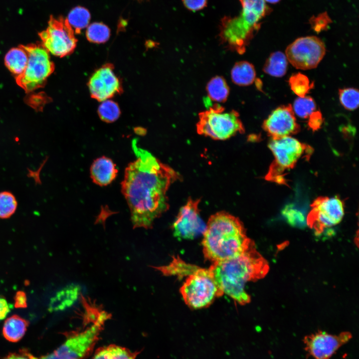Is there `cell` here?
I'll return each mask as SVG.
<instances>
[{
  "mask_svg": "<svg viewBox=\"0 0 359 359\" xmlns=\"http://www.w3.org/2000/svg\"><path fill=\"white\" fill-rule=\"evenodd\" d=\"M132 146L136 160L125 170L122 191L134 227L149 228L155 219L169 208L167 192L179 175L151 153L139 148L135 140Z\"/></svg>",
  "mask_w": 359,
  "mask_h": 359,
  "instance_id": "obj_1",
  "label": "cell"
},
{
  "mask_svg": "<svg viewBox=\"0 0 359 359\" xmlns=\"http://www.w3.org/2000/svg\"><path fill=\"white\" fill-rule=\"evenodd\" d=\"M223 293L235 303L244 305L250 302L245 284L263 278L269 270L267 261L256 250L252 240L239 255L230 259L212 263L209 267Z\"/></svg>",
  "mask_w": 359,
  "mask_h": 359,
  "instance_id": "obj_2",
  "label": "cell"
},
{
  "mask_svg": "<svg viewBox=\"0 0 359 359\" xmlns=\"http://www.w3.org/2000/svg\"><path fill=\"white\" fill-rule=\"evenodd\" d=\"M202 235L204 257L212 263L237 256L252 241L247 236L240 219L224 211L218 212L209 217Z\"/></svg>",
  "mask_w": 359,
  "mask_h": 359,
  "instance_id": "obj_3",
  "label": "cell"
},
{
  "mask_svg": "<svg viewBox=\"0 0 359 359\" xmlns=\"http://www.w3.org/2000/svg\"><path fill=\"white\" fill-rule=\"evenodd\" d=\"M239 0L241 12L234 17L223 18L219 39L228 49L242 54L260 27V20L268 13L270 8L264 0Z\"/></svg>",
  "mask_w": 359,
  "mask_h": 359,
  "instance_id": "obj_4",
  "label": "cell"
},
{
  "mask_svg": "<svg viewBox=\"0 0 359 359\" xmlns=\"http://www.w3.org/2000/svg\"><path fill=\"white\" fill-rule=\"evenodd\" d=\"M180 289L185 304L190 309L209 307L223 294L219 288L210 269L194 265Z\"/></svg>",
  "mask_w": 359,
  "mask_h": 359,
  "instance_id": "obj_5",
  "label": "cell"
},
{
  "mask_svg": "<svg viewBox=\"0 0 359 359\" xmlns=\"http://www.w3.org/2000/svg\"><path fill=\"white\" fill-rule=\"evenodd\" d=\"M198 117L197 132L214 140H226L244 132L239 113L235 110L226 111L218 104L200 112Z\"/></svg>",
  "mask_w": 359,
  "mask_h": 359,
  "instance_id": "obj_6",
  "label": "cell"
},
{
  "mask_svg": "<svg viewBox=\"0 0 359 359\" xmlns=\"http://www.w3.org/2000/svg\"><path fill=\"white\" fill-rule=\"evenodd\" d=\"M109 315L104 311L85 330L66 335L65 342L50 354L39 359H82L94 349Z\"/></svg>",
  "mask_w": 359,
  "mask_h": 359,
  "instance_id": "obj_7",
  "label": "cell"
},
{
  "mask_svg": "<svg viewBox=\"0 0 359 359\" xmlns=\"http://www.w3.org/2000/svg\"><path fill=\"white\" fill-rule=\"evenodd\" d=\"M28 54L26 67L16 77L17 84L25 92H30L43 87L48 77L53 72L54 65L49 52L40 44L23 46Z\"/></svg>",
  "mask_w": 359,
  "mask_h": 359,
  "instance_id": "obj_8",
  "label": "cell"
},
{
  "mask_svg": "<svg viewBox=\"0 0 359 359\" xmlns=\"http://www.w3.org/2000/svg\"><path fill=\"white\" fill-rule=\"evenodd\" d=\"M268 147L274 161L268 174V178L280 181L282 174L292 168L304 155L307 146L291 136L272 138Z\"/></svg>",
  "mask_w": 359,
  "mask_h": 359,
  "instance_id": "obj_9",
  "label": "cell"
},
{
  "mask_svg": "<svg viewBox=\"0 0 359 359\" xmlns=\"http://www.w3.org/2000/svg\"><path fill=\"white\" fill-rule=\"evenodd\" d=\"M326 53L324 42L314 36L301 37L289 44L285 50L288 61L297 69L316 68Z\"/></svg>",
  "mask_w": 359,
  "mask_h": 359,
  "instance_id": "obj_10",
  "label": "cell"
},
{
  "mask_svg": "<svg viewBox=\"0 0 359 359\" xmlns=\"http://www.w3.org/2000/svg\"><path fill=\"white\" fill-rule=\"evenodd\" d=\"M39 36L42 45L48 52L59 57L70 54L75 49L77 39L66 19L51 16L46 30Z\"/></svg>",
  "mask_w": 359,
  "mask_h": 359,
  "instance_id": "obj_11",
  "label": "cell"
},
{
  "mask_svg": "<svg viewBox=\"0 0 359 359\" xmlns=\"http://www.w3.org/2000/svg\"><path fill=\"white\" fill-rule=\"evenodd\" d=\"M344 215L342 201L336 197H322L315 200L307 217L308 225L318 233L339 223Z\"/></svg>",
  "mask_w": 359,
  "mask_h": 359,
  "instance_id": "obj_12",
  "label": "cell"
},
{
  "mask_svg": "<svg viewBox=\"0 0 359 359\" xmlns=\"http://www.w3.org/2000/svg\"><path fill=\"white\" fill-rule=\"evenodd\" d=\"M200 199H189L182 206L174 221V235L180 239H192L203 234L206 225L200 217L198 204Z\"/></svg>",
  "mask_w": 359,
  "mask_h": 359,
  "instance_id": "obj_13",
  "label": "cell"
},
{
  "mask_svg": "<svg viewBox=\"0 0 359 359\" xmlns=\"http://www.w3.org/2000/svg\"><path fill=\"white\" fill-rule=\"evenodd\" d=\"M352 338L350 332H342L333 335L318 332L304 338L305 350L315 359H330L342 345Z\"/></svg>",
  "mask_w": 359,
  "mask_h": 359,
  "instance_id": "obj_14",
  "label": "cell"
},
{
  "mask_svg": "<svg viewBox=\"0 0 359 359\" xmlns=\"http://www.w3.org/2000/svg\"><path fill=\"white\" fill-rule=\"evenodd\" d=\"M88 87L92 97L99 101L108 100L122 91L120 81L111 64L98 69L90 78Z\"/></svg>",
  "mask_w": 359,
  "mask_h": 359,
  "instance_id": "obj_15",
  "label": "cell"
},
{
  "mask_svg": "<svg viewBox=\"0 0 359 359\" xmlns=\"http://www.w3.org/2000/svg\"><path fill=\"white\" fill-rule=\"evenodd\" d=\"M263 128L272 138L290 136L300 128L290 104L274 110L264 121Z\"/></svg>",
  "mask_w": 359,
  "mask_h": 359,
  "instance_id": "obj_16",
  "label": "cell"
},
{
  "mask_svg": "<svg viewBox=\"0 0 359 359\" xmlns=\"http://www.w3.org/2000/svg\"><path fill=\"white\" fill-rule=\"evenodd\" d=\"M118 170L116 165L109 158L102 157L95 160L90 168L93 181L100 186L111 183L116 178Z\"/></svg>",
  "mask_w": 359,
  "mask_h": 359,
  "instance_id": "obj_17",
  "label": "cell"
},
{
  "mask_svg": "<svg viewBox=\"0 0 359 359\" xmlns=\"http://www.w3.org/2000/svg\"><path fill=\"white\" fill-rule=\"evenodd\" d=\"M28 325L29 322L27 320L17 315H14L4 321L2 335L9 342H17L25 335Z\"/></svg>",
  "mask_w": 359,
  "mask_h": 359,
  "instance_id": "obj_18",
  "label": "cell"
},
{
  "mask_svg": "<svg viewBox=\"0 0 359 359\" xmlns=\"http://www.w3.org/2000/svg\"><path fill=\"white\" fill-rule=\"evenodd\" d=\"M28 54L23 46L12 48L6 54L4 63L16 77L24 72L28 62Z\"/></svg>",
  "mask_w": 359,
  "mask_h": 359,
  "instance_id": "obj_19",
  "label": "cell"
},
{
  "mask_svg": "<svg viewBox=\"0 0 359 359\" xmlns=\"http://www.w3.org/2000/svg\"><path fill=\"white\" fill-rule=\"evenodd\" d=\"M139 352H132L129 349L111 344L98 348L92 359H136Z\"/></svg>",
  "mask_w": 359,
  "mask_h": 359,
  "instance_id": "obj_20",
  "label": "cell"
},
{
  "mask_svg": "<svg viewBox=\"0 0 359 359\" xmlns=\"http://www.w3.org/2000/svg\"><path fill=\"white\" fill-rule=\"evenodd\" d=\"M231 77L233 82L236 85H249L252 84L255 79L256 72L254 67L247 61H239L232 67Z\"/></svg>",
  "mask_w": 359,
  "mask_h": 359,
  "instance_id": "obj_21",
  "label": "cell"
},
{
  "mask_svg": "<svg viewBox=\"0 0 359 359\" xmlns=\"http://www.w3.org/2000/svg\"><path fill=\"white\" fill-rule=\"evenodd\" d=\"M288 60L285 54L281 51L272 53L266 60L263 70L266 74L274 76H284L287 70Z\"/></svg>",
  "mask_w": 359,
  "mask_h": 359,
  "instance_id": "obj_22",
  "label": "cell"
},
{
  "mask_svg": "<svg viewBox=\"0 0 359 359\" xmlns=\"http://www.w3.org/2000/svg\"><path fill=\"white\" fill-rule=\"evenodd\" d=\"M206 90L209 98L217 102H225L229 93V88L225 80L219 76L213 77L208 82Z\"/></svg>",
  "mask_w": 359,
  "mask_h": 359,
  "instance_id": "obj_23",
  "label": "cell"
},
{
  "mask_svg": "<svg viewBox=\"0 0 359 359\" xmlns=\"http://www.w3.org/2000/svg\"><path fill=\"white\" fill-rule=\"evenodd\" d=\"M78 292L76 287H69L60 291L51 300L49 310H62L71 305L76 301Z\"/></svg>",
  "mask_w": 359,
  "mask_h": 359,
  "instance_id": "obj_24",
  "label": "cell"
},
{
  "mask_svg": "<svg viewBox=\"0 0 359 359\" xmlns=\"http://www.w3.org/2000/svg\"><path fill=\"white\" fill-rule=\"evenodd\" d=\"M66 19L74 32L79 33L88 25L90 14L86 8L77 6L71 10Z\"/></svg>",
  "mask_w": 359,
  "mask_h": 359,
  "instance_id": "obj_25",
  "label": "cell"
},
{
  "mask_svg": "<svg viewBox=\"0 0 359 359\" xmlns=\"http://www.w3.org/2000/svg\"><path fill=\"white\" fill-rule=\"evenodd\" d=\"M291 90L299 97H303L314 87V83H311L306 75L298 73L292 75L289 79Z\"/></svg>",
  "mask_w": 359,
  "mask_h": 359,
  "instance_id": "obj_26",
  "label": "cell"
},
{
  "mask_svg": "<svg viewBox=\"0 0 359 359\" xmlns=\"http://www.w3.org/2000/svg\"><path fill=\"white\" fill-rule=\"evenodd\" d=\"M86 34L89 41L94 43H101L108 40L110 35V31L105 24L95 22L89 25Z\"/></svg>",
  "mask_w": 359,
  "mask_h": 359,
  "instance_id": "obj_27",
  "label": "cell"
},
{
  "mask_svg": "<svg viewBox=\"0 0 359 359\" xmlns=\"http://www.w3.org/2000/svg\"><path fill=\"white\" fill-rule=\"evenodd\" d=\"M17 202L14 195L10 192H0V218H9L15 212Z\"/></svg>",
  "mask_w": 359,
  "mask_h": 359,
  "instance_id": "obj_28",
  "label": "cell"
},
{
  "mask_svg": "<svg viewBox=\"0 0 359 359\" xmlns=\"http://www.w3.org/2000/svg\"><path fill=\"white\" fill-rule=\"evenodd\" d=\"M316 107L314 99L310 96H305L299 97L295 100L293 110L298 116L305 119L315 111Z\"/></svg>",
  "mask_w": 359,
  "mask_h": 359,
  "instance_id": "obj_29",
  "label": "cell"
},
{
  "mask_svg": "<svg viewBox=\"0 0 359 359\" xmlns=\"http://www.w3.org/2000/svg\"><path fill=\"white\" fill-rule=\"evenodd\" d=\"M102 102L98 108V113L101 119L108 123L116 121L120 114V110L117 104L108 99Z\"/></svg>",
  "mask_w": 359,
  "mask_h": 359,
  "instance_id": "obj_30",
  "label": "cell"
},
{
  "mask_svg": "<svg viewBox=\"0 0 359 359\" xmlns=\"http://www.w3.org/2000/svg\"><path fill=\"white\" fill-rule=\"evenodd\" d=\"M339 99L343 107L349 110H354L359 105V93L358 89L348 88L339 90Z\"/></svg>",
  "mask_w": 359,
  "mask_h": 359,
  "instance_id": "obj_31",
  "label": "cell"
},
{
  "mask_svg": "<svg viewBox=\"0 0 359 359\" xmlns=\"http://www.w3.org/2000/svg\"><path fill=\"white\" fill-rule=\"evenodd\" d=\"M282 213L288 222L292 225L299 226L305 222V215L296 208L287 206L283 209Z\"/></svg>",
  "mask_w": 359,
  "mask_h": 359,
  "instance_id": "obj_32",
  "label": "cell"
},
{
  "mask_svg": "<svg viewBox=\"0 0 359 359\" xmlns=\"http://www.w3.org/2000/svg\"><path fill=\"white\" fill-rule=\"evenodd\" d=\"M48 100V97L40 94L31 95L27 99L28 104L35 109H40Z\"/></svg>",
  "mask_w": 359,
  "mask_h": 359,
  "instance_id": "obj_33",
  "label": "cell"
},
{
  "mask_svg": "<svg viewBox=\"0 0 359 359\" xmlns=\"http://www.w3.org/2000/svg\"><path fill=\"white\" fill-rule=\"evenodd\" d=\"M184 5L189 10L197 11L206 6L207 0H182Z\"/></svg>",
  "mask_w": 359,
  "mask_h": 359,
  "instance_id": "obj_34",
  "label": "cell"
},
{
  "mask_svg": "<svg viewBox=\"0 0 359 359\" xmlns=\"http://www.w3.org/2000/svg\"><path fill=\"white\" fill-rule=\"evenodd\" d=\"M308 124L314 130L318 129L322 125L323 119L320 111L313 112L309 117Z\"/></svg>",
  "mask_w": 359,
  "mask_h": 359,
  "instance_id": "obj_35",
  "label": "cell"
},
{
  "mask_svg": "<svg viewBox=\"0 0 359 359\" xmlns=\"http://www.w3.org/2000/svg\"><path fill=\"white\" fill-rule=\"evenodd\" d=\"M14 305L16 308H25L27 306V297L22 291H17L14 297Z\"/></svg>",
  "mask_w": 359,
  "mask_h": 359,
  "instance_id": "obj_36",
  "label": "cell"
},
{
  "mask_svg": "<svg viewBox=\"0 0 359 359\" xmlns=\"http://www.w3.org/2000/svg\"><path fill=\"white\" fill-rule=\"evenodd\" d=\"M3 359H38L24 350L17 353H11Z\"/></svg>",
  "mask_w": 359,
  "mask_h": 359,
  "instance_id": "obj_37",
  "label": "cell"
},
{
  "mask_svg": "<svg viewBox=\"0 0 359 359\" xmlns=\"http://www.w3.org/2000/svg\"><path fill=\"white\" fill-rule=\"evenodd\" d=\"M10 311V307L4 297L0 296V320L3 319Z\"/></svg>",
  "mask_w": 359,
  "mask_h": 359,
  "instance_id": "obj_38",
  "label": "cell"
},
{
  "mask_svg": "<svg viewBox=\"0 0 359 359\" xmlns=\"http://www.w3.org/2000/svg\"><path fill=\"white\" fill-rule=\"evenodd\" d=\"M265 1L271 3H276L278 2L280 0H264Z\"/></svg>",
  "mask_w": 359,
  "mask_h": 359,
  "instance_id": "obj_39",
  "label": "cell"
}]
</instances>
